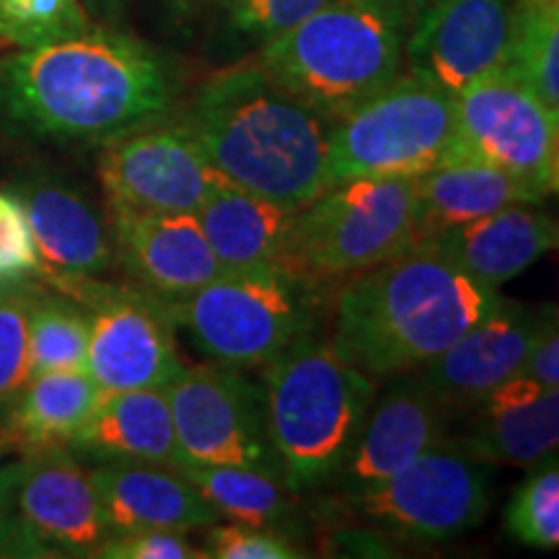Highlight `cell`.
Segmentation results:
<instances>
[{"label": "cell", "mask_w": 559, "mask_h": 559, "mask_svg": "<svg viewBox=\"0 0 559 559\" xmlns=\"http://www.w3.org/2000/svg\"><path fill=\"white\" fill-rule=\"evenodd\" d=\"M179 122L241 190L300 210L330 187L332 122L280 86L257 58L202 81Z\"/></svg>", "instance_id": "3"}, {"label": "cell", "mask_w": 559, "mask_h": 559, "mask_svg": "<svg viewBox=\"0 0 559 559\" xmlns=\"http://www.w3.org/2000/svg\"><path fill=\"white\" fill-rule=\"evenodd\" d=\"M37 285L19 280L0 293V412L9 409L32 379L29 368V304Z\"/></svg>", "instance_id": "32"}, {"label": "cell", "mask_w": 559, "mask_h": 559, "mask_svg": "<svg viewBox=\"0 0 559 559\" xmlns=\"http://www.w3.org/2000/svg\"><path fill=\"white\" fill-rule=\"evenodd\" d=\"M506 528L523 547H559V466L557 456L531 466L506 510Z\"/></svg>", "instance_id": "30"}, {"label": "cell", "mask_w": 559, "mask_h": 559, "mask_svg": "<svg viewBox=\"0 0 559 559\" xmlns=\"http://www.w3.org/2000/svg\"><path fill=\"white\" fill-rule=\"evenodd\" d=\"M174 32L192 34L221 9V0H160Z\"/></svg>", "instance_id": "39"}, {"label": "cell", "mask_w": 559, "mask_h": 559, "mask_svg": "<svg viewBox=\"0 0 559 559\" xmlns=\"http://www.w3.org/2000/svg\"><path fill=\"white\" fill-rule=\"evenodd\" d=\"M166 400L177 432L179 461L249 466L280 479L264 417L262 383L251 379L247 370L215 360L187 366L166 386Z\"/></svg>", "instance_id": "11"}, {"label": "cell", "mask_w": 559, "mask_h": 559, "mask_svg": "<svg viewBox=\"0 0 559 559\" xmlns=\"http://www.w3.org/2000/svg\"><path fill=\"white\" fill-rule=\"evenodd\" d=\"M430 243L489 288H502L557 249L559 226L539 205H508L443 230Z\"/></svg>", "instance_id": "22"}, {"label": "cell", "mask_w": 559, "mask_h": 559, "mask_svg": "<svg viewBox=\"0 0 559 559\" xmlns=\"http://www.w3.org/2000/svg\"><path fill=\"white\" fill-rule=\"evenodd\" d=\"M16 510L55 557H94L111 534L91 472L68 445L24 453Z\"/></svg>", "instance_id": "17"}, {"label": "cell", "mask_w": 559, "mask_h": 559, "mask_svg": "<svg viewBox=\"0 0 559 559\" xmlns=\"http://www.w3.org/2000/svg\"><path fill=\"white\" fill-rule=\"evenodd\" d=\"M88 472L111 534H130V531L190 534L221 521L218 510L174 466L102 461Z\"/></svg>", "instance_id": "21"}, {"label": "cell", "mask_w": 559, "mask_h": 559, "mask_svg": "<svg viewBox=\"0 0 559 559\" xmlns=\"http://www.w3.org/2000/svg\"><path fill=\"white\" fill-rule=\"evenodd\" d=\"M24 207L45 275L96 277L115 264L109 218L55 171H26L5 187Z\"/></svg>", "instance_id": "16"}, {"label": "cell", "mask_w": 559, "mask_h": 559, "mask_svg": "<svg viewBox=\"0 0 559 559\" xmlns=\"http://www.w3.org/2000/svg\"><path fill=\"white\" fill-rule=\"evenodd\" d=\"M453 96L412 73L332 122L326 181L419 177L453 153Z\"/></svg>", "instance_id": "9"}, {"label": "cell", "mask_w": 559, "mask_h": 559, "mask_svg": "<svg viewBox=\"0 0 559 559\" xmlns=\"http://www.w3.org/2000/svg\"><path fill=\"white\" fill-rule=\"evenodd\" d=\"M513 0H436L409 24L407 73L456 96L508 62Z\"/></svg>", "instance_id": "14"}, {"label": "cell", "mask_w": 559, "mask_h": 559, "mask_svg": "<svg viewBox=\"0 0 559 559\" xmlns=\"http://www.w3.org/2000/svg\"><path fill=\"white\" fill-rule=\"evenodd\" d=\"M383 381L353 451L332 481V492H358L383 481L445 438L449 409L412 370Z\"/></svg>", "instance_id": "15"}, {"label": "cell", "mask_w": 559, "mask_h": 559, "mask_svg": "<svg viewBox=\"0 0 559 559\" xmlns=\"http://www.w3.org/2000/svg\"><path fill=\"white\" fill-rule=\"evenodd\" d=\"M174 469L218 510L221 519L290 536L288 526L298 510L293 500L296 492H290L272 474L249 466L194 464V461H179Z\"/></svg>", "instance_id": "27"}, {"label": "cell", "mask_w": 559, "mask_h": 559, "mask_svg": "<svg viewBox=\"0 0 559 559\" xmlns=\"http://www.w3.org/2000/svg\"><path fill=\"white\" fill-rule=\"evenodd\" d=\"M174 330L190 334L207 360L260 370L317 332V283L285 267L226 270L200 290L158 298Z\"/></svg>", "instance_id": "6"}, {"label": "cell", "mask_w": 559, "mask_h": 559, "mask_svg": "<svg viewBox=\"0 0 559 559\" xmlns=\"http://www.w3.org/2000/svg\"><path fill=\"white\" fill-rule=\"evenodd\" d=\"M547 311L549 306L531 309L506 298L498 311L481 319L445 353L412 373L449 412L469 409L487 391L519 373Z\"/></svg>", "instance_id": "18"}, {"label": "cell", "mask_w": 559, "mask_h": 559, "mask_svg": "<svg viewBox=\"0 0 559 559\" xmlns=\"http://www.w3.org/2000/svg\"><path fill=\"white\" fill-rule=\"evenodd\" d=\"M267 432L290 492L330 489L379 383L317 332L260 368Z\"/></svg>", "instance_id": "4"}, {"label": "cell", "mask_w": 559, "mask_h": 559, "mask_svg": "<svg viewBox=\"0 0 559 559\" xmlns=\"http://www.w3.org/2000/svg\"><path fill=\"white\" fill-rule=\"evenodd\" d=\"M104 400L86 368L32 376L5 409L0 436L24 453L68 445Z\"/></svg>", "instance_id": "26"}, {"label": "cell", "mask_w": 559, "mask_h": 559, "mask_svg": "<svg viewBox=\"0 0 559 559\" xmlns=\"http://www.w3.org/2000/svg\"><path fill=\"white\" fill-rule=\"evenodd\" d=\"M515 376L542 383L547 389H559V324L555 306H549L547 317H544L539 326V334L531 342L526 358H523Z\"/></svg>", "instance_id": "38"}, {"label": "cell", "mask_w": 559, "mask_h": 559, "mask_svg": "<svg viewBox=\"0 0 559 559\" xmlns=\"http://www.w3.org/2000/svg\"><path fill=\"white\" fill-rule=\"evenodd\" d=\"M75 456L94 461L179 464V443L166 389L104 391L88 423L70 438Z\"/></svg>", "instance_id": "24"}, {"label": "cell", "mask_w": 559, "mask_h": 559, "mask_svg": "<svg viewBox=\"0 0 559 559\" xmlns=\"http://www.w3.org/2000/svg\"><path fill=\"white\" fill-rule=\"evenodd\" d=\"M41 270L24 207L0 187V277L26 280Z\"/></svg>", "instance_id": "36"}, {"label": "cell", "mask_w": 559, "mask_h": 559, "mask_svg": "<svg viewBox=\"0 0 559 559\" xmlns=\"http://www.w3.org/2000/svg\"><path fill=\"white\" fill-rule=\"evenodd\" d=\"M542 202L539 192L485 160L451 156L415 177V243L508 205Z\"/></svg>", "instance_id": "23"}, {"label": "cell", "mask_w": 559, "mask_h": 559, "mask_svg": "<svg viewBox=\"0 0 559 559\" xmlns=\"http://www.w3.org/2000/svg\"><path fill=\"white\" fill-rule=\"evenodd\" d=\"M326 0H221L218 13L230 37L249 45L264 41L288 32Z\"/></svg>", "instance_id": "33"}, {"label": "cell", "mask_w": 559, "mask_h": 559, "mask_svg": "<svg viewBox=\"0 0 559 559\" xmlns=\"http://www.w3.org/2000/svg\"><path fill=\"white\" fill-rule=\"evenodd\" d=\"M415 243V177L330 185L300 207L285 267L313 283L347 280Z\"/></svg>", "instance_id": "8"}, {"label": "cell", "mask_w": 559, "mask_h": 559, "mask_svg": "<svg viewBox=\"0 0 559 559\" xmlns=\"http://www.w3.org/2000/svg\"><path fill=\"white\" fill-rule=\"evenodd\" d=\"M88 311L79 300L34 290L29 304L32 376L86 368Z\"/></svg>", "instance_id": "29"}, {"label": "cell", "mask_w": 559, "mask_h": 559, "mask_svg": "<svg viewBox=\"0 0 559 559\" xmlns=\"http://www.w3.org/2000/svg\"><path fill=\"white\" fill-rule=\"evenodd\" d=\"M99 181L107 213H190L234 185L179 120H160L102 145Z\"/></svg>", "instance_id": "13"}, {"label": "cell", "mask_w": 559, "mask_h": 559, "mask_svg": "<svg viewBox=\"0 0 559 559\" xmlns=\"http://www.w3.org/2000/svg\"><path fill=\"white\" fill-rule=\"evenodd\" d=\"M409 19L391 0H326L262 45L257 60L293 96L337 122L404 68Z\"/></svg>", "instance_id": "5"}, {"label": "cell", "mask_w": 559, "mask_h": 559, "mask_svg": "<svg viewBox=\"0 0 559 559\" xmlns=\"http://www.w3.org/2000/svg\"><path fill=\"white\" fill-rule=\"evenodd\" d=\"M9 451L11 443L0 436V456ZM21 469L24 459L0 464V557H55L16 510Z\"/></svg>", "instance_id": "35"}, {"label": "cell", "mask_w": 559, "mask_h": 559, "mask_svg": "<svg viewBox=\"0 0 559 559\" xmlns=\"http://www.w3.org/2000/svg\"><path fill=\"white\" fill-rule=\"evenodd\" d=\"M296 213L298 210L228 185L210 194L198 210V221L226 270L285 267Z\"/></svg>", "instance_id": "25"}, {"label": "cell", "mask_w": 559, "mask_h": 559, "mask_svg": "<svg viewBox=\"0 0 559 559\" xmlns=\"http://www.w3.org/2000/svg\"><path fill=\"white\" fill-rule=\"evenodd\" d=\"M94 26L81 0H0V41L16 50L73 37Z\"/></svg>", "instance_id": "31"}, {"label": "cell", "mask_w": 559, "mask_h": 559, "mask_svg": "<svg viewBox=\"0 0 559 559\" xmlns=\"http://www.w3.org/2000/svg\"><path fill=\"white\" fill-rule=\"evenodd\" d=\"M130 0H81L83 11L96 26H115L120 24Z\"/></svg>", "instance_id": "40"}, {"label": "cell", "mask_w": 559, "mask_h": 559, "mask_svg": "<svg viewBox=\"0 0 559 559\" xmlns=\"http://www.w3.org/2000/svg\"><path fill=\"white\" fill-rule=\"evenodd\" d=\"M506 70L559 115V0H515Z\"/></svg>", "instance_id": "28"}, {"label": "cell", "mask_w": 559, "mask_h": 559, "mask_svg": "<svg viewBox=\"0 0 559 559\" xmlns=\"http://www.w3.org/2000/svg\"><path fill=\"white\" fill-rule=\"evenodd\" d=\"M88 311L86 370L104 391L166 389L187 366L158 298L94 277L47 275Z\"/></svg>", "instance_id": "12"}, {"label": "cell", "mask_w": 559, "mask_h": 559, "mask_svg": "<svg viewBox=\"0 0 559 559\" xmlns=\"http://www.w3.org/2000/svg\"><path fill=\"white\" fill-rule=\"evenodd\" d=\"M107 218L115 262L151 296H190L226 272L210 249L198 215L107 213Z\"/></svg>", "instance_id": "19"}, {"label": "cell", "mask_w": 559, "mask_h": 559, "mask_svg": "<svg viewBox=\"0 0 559 559\" xmlns=\"http://www.w3.org/2000/svg\"><path fill=\"white\" fill-rule=\"evenodd\" d=\"M391 3L400 5L402 13L409 19V24H412V21H415L425 9H428V5L436 3V0H391Z\"/></svg>", "instance_id": "41"}, {"label": "cell", "mask_w": 559, "mask_h": 559, "mask_svg": "<svg viewBox=\"0 0 559 559\" xmlns=\"http://www.w3.org/2000/svg\"><path fill=\"white\" fill-rule=\"evenodd\" d=\"M502 300L498 288L466 275L436 243L417 241L347 277L326 340L362 373L383 381L428 366Z\"/></svg>", "instance_id": "2"}, {"label": "cell", "mask_w": 559, "mask_h": 559, "mask_svg": "<svg viewBox=\"0 0 559 559\" xmlns=\"http://www.w3.org/2000/svg\"><path fill=\"white\" fill-rule=\"evenodd\" d=\"M453 153L521 179L544 200L559 190V115L510 70L453 96ZM449 156V158H451Z\"/></svg>", "instance_id": "10"}, {"label": "cell", "mask_w": 559, "mask_h": 559, "mask_svg": "<svg viewBox=\"0 0 559 559\" xmlns=\"http://www.w3.org/2000/svg\"><path fill=\"white\" fill-rule=\"evenodd\" d=\"M202 555L213 559H298L309 557L288 534L247 523H213L205 528Z\"/></svg>", "instance_id": "34"}, {"label": "cell", "mask_w": 559, "mask_h": 559, "mask_svg": "<svg viewBox=\"0 0 559 559\" xmlns=\"http://www.w3.org/2000/svg\"><path fill=\"white\" fill-rule=\"evenodd\" d=\"M26 280H29V277H26ZM19 283V280H9V277H0V293H3V290H9L11 288V285H16Z\"/></svg>", "instance_id": "42"}, {"label": "cell", "mask_w": 559, "mask_h": 559, "mask_svg": "<svg viewBox=\"0 0 559 559\" xmlns=\"http://www.w3.org/2000/svg\"><path fill=\"white\" fill-rule=\"evenodd\" d=\"M461 443L487 466L531 469L559 449V389L513 376L469 409Z\"/></svg>", "instance_id": "20"}, {"label": "cell", "mask_w": 559, "mask_h": 559, "mask_svg": "<svg viewBox=\"0 0 559 559\" xmlns=\"http://www.w3.org/2000/svg\"><path fill=\"white\" fill-rule=\"evenodd\" d=\"M174 102L171 60L111 26L0 58V122L52 143L104 145L166 120Z\"/></svg>", "instance_id": "1"}, {"label": "cell", "mask_w": 559, "mask_h": 559, "mask_svg": "<svg viewBox=\"0 0 559 559\" xmlns=\"http://www.w3.org/2000/svg\"><path fill=\"white\" fill-rule=\"evenodd\" d=\"M326 513L389 536L391 542L436 544L472 531L492 506L487 464L464 443L440 438L383 481L358 492H334Z\"/></svg>", "instance_id": "7"}, {"label": "cell", "mask_w": 559, "mask_h": 559, "mask_svg": "<svg viewBox=\"0 0 559 559\" xmlns=\"http://www.w3.org/2000/svg\"><path fill=\"white\" fill-rule=\"evenodd\" d=\"M99 559H202V549L177 531H130L109 534L96 549Z\"/></svg>", "instance_id": "37"}]
</instances>
